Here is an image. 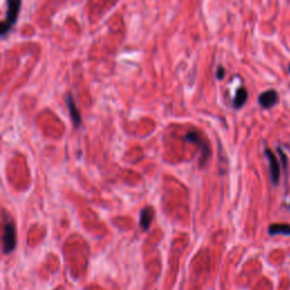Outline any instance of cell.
<instances>
[{
  "instance_id": "cell-6",
  "label": "cell",
  "mask_w": 290,
  "mask_h": 290,
  "mask_svg": "<svg viewBox=\"0 0 290 290\" xmlns=\"http://www.w3.org/2000/svg\"><path fill=\"white\" fill-rule=\"evenodd\" d=\"M278 99H279L278 92L275 90H267L265 92H262L261 94L258 95V104H260L262 108L270 109L276 105Z\"/></svg>"
},
{
  "instance_id": "cell-2",
  "label": "cell",
  "mask_w": 290,
  "mask_h": 290,
  "mask_svg": "<svg viewBox=\"0 0 290 290\" xmlns=\"http://www.w3.org/2000/svg\"><path fill=\"white\" fill-rule=\"evenodd\" d=\"M3 252L5 254L12 253L16 248L17 238H16V228L13 221H7L4 226L3 233Z\"/></svg>"
},
{
  "instance_id": "cell-11",
  "label": "cell",
  "mask_w": 290,
  "mask_h": 290,
  "mask_svg": "<svg viewBox=\"0 0 290 290\" xmlns=\"http://www.w3.org/2000/svg\"><path fill=\"white\" fill-rule=\"evenodd\" d=\"M289 71H290V65H289Z\"/></svg>"
},
{
  "instance_id": "cell-8",
  "label": "cell",
  "mask_w": 290,
  "mask_h": 290,
  "mask_svg": "<svg viewBox=\"0 0 290 290\" xmlns=\"http://www.w3.org/2000/svg\"><path fill=\"white\" fill-rule=\"evenodd\" d=\"M247 98H248V92L246 91V88H245L244 86H239L237 88V91H236V94L233 100L234 108L235 109L242 108V107L246 104Z\"/></svg>"
},
{
  "instance_id": "cell-9",
  "label": "cell",
  "mask_w": 290,
  "mask_h": 290,
  "mask_svg": "<svg viewBox=\"0 0 290 290\" xmlns=\"http://www.w3.org/2000/svg\"><path fill=\"white\" fill-rule=\"evenodd\" d=\"M269 234L271 236L274 235H290V225L288 224H273L269 227Z\"/></svg>"
},
{
  "instance_id": "cell-1",
  "label": "cell",
  "mask_w": 290,
  "mask_h": 290,
  "mask_svg": "<svg viewBox=\"0 0 290 290\" xmlns=\"http://www.w3.org/2000/svg\"><path fill=\"white\" fill-rule=\"evenodd\" d=\"M22 7V2L20 0H11L7 2V12L5 21L0 22V37H5L10 32L13 26L16 24L17 19Z\"/></svg>"
},
{
  "instance_id": "cell-3",
  "label": "cell",
  "mask_w": 290,
  "mask_h": 290,
  "mask_svg": "<svg viewBox=\"0 0 290 290\" xmlns=\"http://www.w3.org/2000/svg\"><path fill=\"white\" fill-rule=\"evenodd\" d=\"M185 141L193 143V144L198 145V148L202 150V161H207V159L210 158V154H211V150H210V146L207 142L203 140V137L201 136V134L196 131H189L185 135Z\"/></svg>"
},
{
  "instance_id": "cell-10",
  "label": "cell",
  "mask_w": 290,
  "mask_h": 290,
  "mask_svg": "<svg viewBox=\"0 0 290 290\" xmlns=\"http://www.w3.org/2000/svg\"><path fill=\"white\" fill-rule=\"evenodd\" d=\"M225 67H222V66H219L218 67V69H217V78L218 79H222L225 77Z\"/></svg>"
},
{
  "instance_id": "cell-7",
  "label": "cell",
  "mask_w": 290,
  "mask_h": 290,
  "mask_svg": "<svg viewBox=\"0 0 290 290\" xmlns=\"http://www.w3.org/2000/svg\"><path fill=\"white\" fill-rule=\"evenodd\" d=\"M154 217V210L151 207H146L141 211V219H140V226L142 227L143 230H148L150 228L151 224L153 221Z\"/></svg>"
},
{
  "instance_id": "cell-5",
  "label": "cell",
  "mask_w": 290,
  "mask_h": 290,
  "mask_svg": "<svg viewBox=\"0 0 290 290\" xmlns=\"http://www.w3.org/2000/svg\"><path fill=\"white\" fill-rule=\"evenodd\" d=\"M65 101H66L67 108H68V111H69L71 122H73L75 127L78 128L79 125L82 124V117H81V113H79V110L77 109L76 104H75L73 95H71L70 93H67V94L65 95Z\"/></svg>"
},
{
  "instance_id": "cell-4",
  "label": "cell",
  "mask_w": 290,
  "mask_h": 290,
  "mask_svg": "<svg viewBox=\"0 0 290 290\" xmlns=\"http://www.w3.org/2000/svg\"><path fill=\"white\" fill-rule=\"evenodd\" d=\"M265 155L267 160L270 162V177L271 181L273 185H278L279 179H280V164L279 161L276 160L275 154L272 152L270 149L265 148Z\"/></svg>"
}]
</instances>
